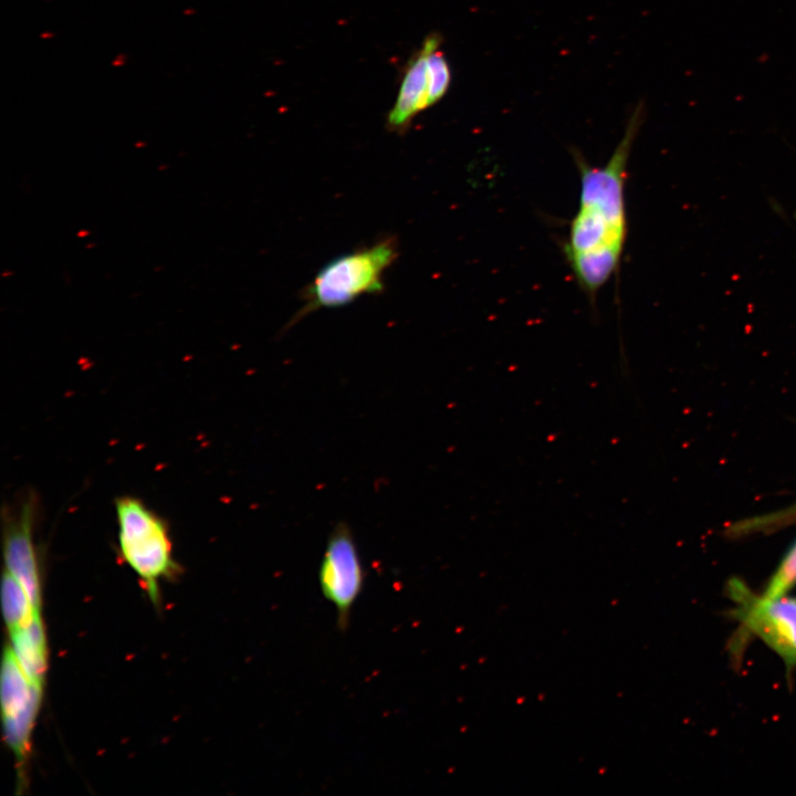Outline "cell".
Returning <instances> with one entry per match:
<instances>
[{"instance_id": "cell-1", "label": "cell", "mask_w": 796, "mask_h": 796, "mask_svg": "<svg viewBox=\"0 0 796 796\" xmlns=\"http://www.w3.org/2000/svg\"><path fill=\"white\" fill-rule=\"evenodd\" d=\"M643 118L636 107L625 134L603 166L574 151L579 171V200L568 228L564 253L578 285L594 296L617 272L628 235L625 199L627 167Z\"/></svg>"}, {"instance_id": "cell-2", "label": "cell", "mask_w": 796, "mask_h": 796, "mask_svg": "<svg viewBox=\"0 0 796 796\" xmlns=\"http://www.w3.org/2000/svg\"><path fill=\"white\" fill-rule=\"evenodd\" d=\"M398 256V240L386 237L333 259L303 290V306L287 327L321 308L347 305L365 294L384 290L385 272Z\"/></svg>"}, {"instance_id": "cell-3", "label": "cell", "mask_w": 796, "mask_h": 796, "mask_svg": "<svg viewBox=\"0 0 796 796\" xmlns=\"http://www.w3.org/2000/svg\"><path fill=\"white\" fill-rule=\"evenodd\" d=\"M115 512L119 555L157 604L159 583L176 575L179 568L168 523L144 501L130 495L116 498Z\"/></svg>"}, {"instance_id": "cell-4", "label": "cell", "mask_w": 796, "mask_h": 796, "mask_svg": "<svg viewBox=\"0 0 796 796\" xmlns=\"http://www.w3.org/2000/svg\"><path fill=\"white\" fill-rule=\"evenodd\" d=\"M726 591L742 631L761 639L789 669L796 668V598L756 594L737 578L729 582Z\"/></svg>"}, {"instance_id": "cell-5", "label": "cell", "mask_w": 796, "mask_h": 796, "mask_svg": "<svg viewBox=\"0 0 796 796\" xmlns=\"http://www.w3.org/2000/svg\"><path fill=\"white\" fill-rule=\"evenodd\" d=\"M43 685L25 673L12 649L6 648L1 672V706L7 744L13 752L19 781L24 778V767L31 745V734L40 709Z\"/></svg>"}, {"instance_id": "cell-6", "label": "cell", "mask_w": 796, "mask_h": 796, "mask_svg": "<svg viewBox=\"0 0 796 796\" xmlns=\"http://www.w3.org/2000/svg\"><path fill=\"white\" fill-rule=\"evenodd\" d=\"M364 568L349 526L341 522L331 532L318 570L322 594L334 605L337 627L345 631L364 587Z\"/></svg>"}, {"instance_id": "cell-7", "label": "cell", "mask_w": 796, "mask_h": 796, "mask_svg": "<svg viewBox=\"0 0 796 796\" xmlns=\"http://www.w3.org/2000/svg\"><path fill=\"white\" fill-rule=\"evenodd\" d=\"M36 501L28 495L15 510L3 512V556L6 572L24 588L32 603L41 607V573L34 541Z\"/></svg>"}, {"instance_id": "cell-8", "label": "cell", "mask_w": 796, "mask_h": 796, "mask_svg": "<svg viewBox=\"0 0 796 796\" xmlns=\"http://www.w3.org/2000/svg\"><path fill=\"white\" fill-rule=\"evenodd\" d=\"M442 38L430 33L407 63L396 102L387 115L386 126L394 133H404L413 118L429 107V80L427 61L430 50Z\"/></svg>"}, {"instance_id": "cell-9", "label": "cell", "mask_w": 796, "mask_h": 796, "mask_svg": "<svg viewBox=\"0 0 796 796\" xmlns=\"http://www.w3.org/2000/svg\"><path fill=\"white\" fill-rule=\"evenodd\" d=\"M10 648L19 663L34 682L44 685L48 652L42 618L25 627L9 630Z\"/></svg>"}, {"instance_id": "cell-10", "label": "cell", "mask_w": 796, "mask_h": 796, "mask_svg": "<svg viewBox=\"0 0 796 796\" xmlns=\"http://www.w3.org/2000/svg\"><path fill=\"white\" fill-rule=\"evenodd\" d=\"M2 608L8 630L42 618L41 607L32 603L24 588L8 572H4L2 580Z\"/></svg>"}, {"instance_id": "cell-11", "label": "cell", "mask_w": 796, "mask_h": 796, "mask_svg": "<svg viewBox=\"0 0 796 796\" xmlns=\"http://www.w3.org/2000/svg\"><path fill=\"white\" fill-rule=\"evenodd\" d=\"M441 42L429 52L427 67L429 80V107L437 104L449 91L451 69L444 53L440 50Z\"/></svg>"}, {"instance_id": "cell-12", "label": "cell", "mask_w": 796, "mask_h": 796, "mask_svg": "<svg viewBox=\"0 0 796 796\" xmlns=\"http://www.w3.org/2000/svg\"><path fill=\"white\" fill-rule=\"evenodd\" d=\"M796 586V541L789 547L778 567L768 580L763 595L778 597L787 595Z\"/></svg>"}, {"instance_id": "cell-13", "label": "cell", "mask_w": 796, "mask_h": 796, "mask_svg": "<svg viewBox=\"0 0 796 796\" xmlns=\"http://www.w3.org/2000/svg\"><path fill=\"white\" fill-rule=\"evenodd\" d=\"M773 520L766 517L764 522H747L745 523V528H742L741 531H748L751 527L760 528L761 526H769V525H778L782 522L790 521L796 519V506L789 509L786 513H781L778 515H772Z\"/></svg>"}]
</instances>
